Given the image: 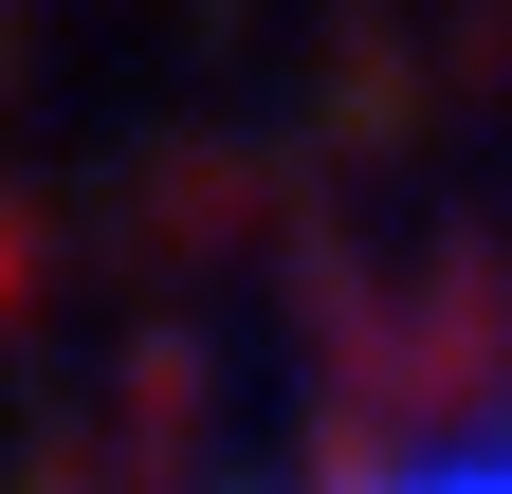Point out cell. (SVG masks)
<instances>
[{
	"label": "cell",
	"instance_id": "6da1fadb",
	"mask_svg": "<svg viewBox=\"0 0 512 494\" xmlns=\"http://www.w3.org/2000/svg\"><path fill=\"white\" fill-rule=\"evenodd\" d=\"M403 494H512V458H458V476H403Z\"/></svg>",
	"mask_w": 512,
	"mask_h": 494
}]
</instances>
